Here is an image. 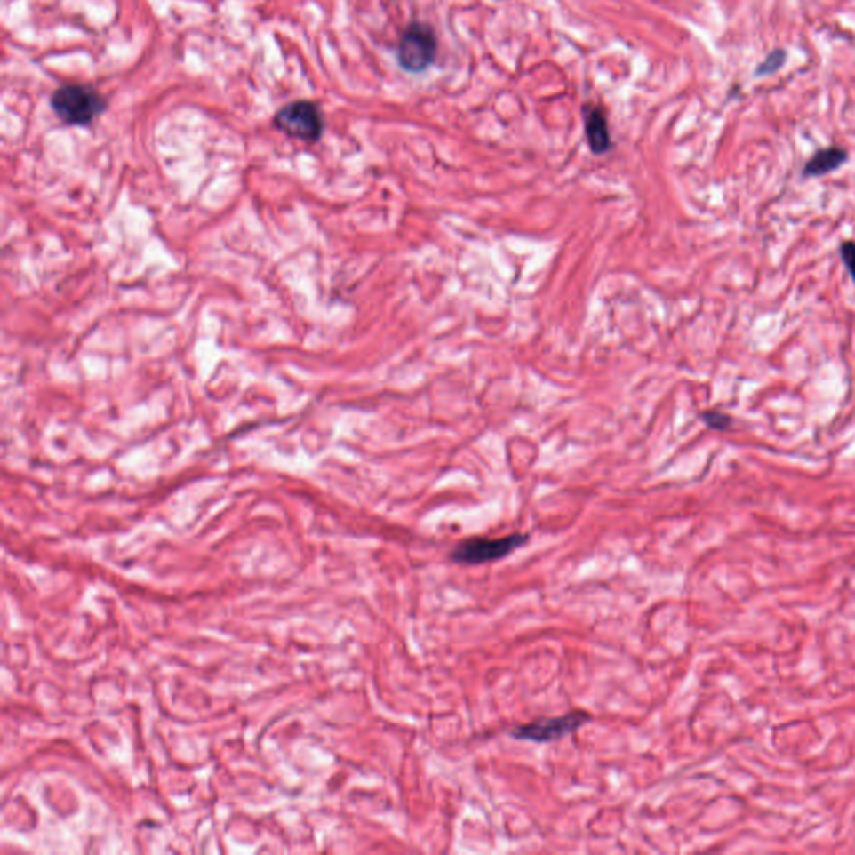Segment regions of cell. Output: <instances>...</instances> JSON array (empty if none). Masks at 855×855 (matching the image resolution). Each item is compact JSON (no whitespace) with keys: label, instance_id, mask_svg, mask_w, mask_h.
I'll use <instances>...</instances> for the list:
<instances>
[{"label":"cell","instance_id":"obj_1","mask_svg":"<svg viewBox=\"0 0 855 855\" xmlns=\"http://www.w3.org/2000/svg\"><path fill=\"white\" fill-rule=\"evenodd\" d=\"M51 108L64 124L85 127L108 111V100L87 85L66 84L52 92Z\"/></svg>","mask_w":855,"mask_h":855},{"label":"cell","instance_id":"obj_2","mask_svg":"<svg viewBox=\"0 0 855 855\" xmlns=\"http://www.w3.org/2000/svg\"><path fill=\"white\" fill-rule=\"evenodd\" d=\"M530 535L526 533H511L501 539H488V537H473L463 539L456 545L450 553V560L456 565L476 566L486 565L499 562L508 555L522 548L528 543Z\"/></svg>","mask_w":855,"mask_h":855},{"label":"cell","instance_id":"obj_3","mask_svg":"<svg viewBox=\"0 0 855 855\" xmlns=\"http://www.w3.org/2000/svg\"><path fill=\"white\" fill-rule=\"evenodd\" d=\"M273 124L290 138L317 142L324 131L323 112L311 100H294L275 114Z\"/></svg>","mask_w":855,"mask_h":855},{"label":"cell","instance_id":"obj_4","mask_svg":"<svg viewBox=\"0 0 855 855\" xmlns=\"http://www.w3.org/2000/svg\"><path fill=\"white\" fill-rule=\"evenodd\" d=\"M436 36L427 24L413 22L401 34L398 44V64L410 74H421L435 62L436 57Z\"/></svg>","mask_w":855,"mask_h":855},{"label":"cell","instance_id":"obj_5","mask_svg":"<svg viewBox=\"0 0 855 855\" xmlns=\"http://www.w3.org/2000/svg\"><path fill=\"white\" fill-rule=\"evenodd\" d=\"M590 720H592L590 714L583 710H575L560 717L539 718L535 722L518 725L510 731V735L513 739L523 740V742L550 744L575 733Z\"/></svg>","mask_w":855,"mask_h":855},{"label":"cell","instance_id":"obj_6","mask_svg":"<svg viewBox=\"0 0 855 855\" xmlns=\"http://www.w3.org/2000/svg\"><path fill=\"white\" fill-rule=\"evenodd\" d=\"M849 159V154L845 149L842 148H826V149H820V151L815 152L814 156L807 161V164L803 167V174L807 178H819V176H826V174H830L834 171H837L839 167L843 166Z\"/></svg>","mask_w":855,"mask_h":855},{"label":"cell","instance_id":"obj_7","mask_svg":"<svg viewBox=\"0 0 855 855\" xmlns=\"http://www.w3.org/2000/svg\"><path fill=\"white\" fill-rule=\"evenodd\" d=\"M585 132L590 149L594 154H605L611 146L608 132L607 117L598 108L585 112Z\"/></svg>","mask_w":855,"mask_h":855},{"label":"cell","instance_id":"obj_8","mask_svg":"<svg viewBox=\"0 0 855 855\" xmlns=\"http://www.w3.org/2000/svg\"><path fill=\"white\" fill-rule=\"evenodd\" d=\"M787 54L784 49H777V51H772L769 56L765 57L757 69H755V76L757 77H765V76H772L777 70L782 69L784 64H786Z\"/></svg>","mask_w":855,"mask_h":855},{"label":"cell","instance_id":"obj_9","mask_svg":"<svg viewBox=\"0 0 855 855\" xmlns=\"http://www.w3.org/2000/svg\"><path fill=\"white\" fill-rule=\"evenodd\" d=\"M702 418H704L705 423L714 429H725L731 425V418L727 414L720 413V412H705Z\"/></svg>","mask_w":855,"mask_h":855},{"label":"cell","instance_id":"obj_10","mask_svg":"<svg viewBox=\"0 0 855 855\" xmlns=\"http://www.w3.org/2000/svg\"><path fill=\"white\" fill-rule=\"evenodd\" d=\"M841 256L843 260V264L845 268L849 269V273L852 275V279L855 281V243L854 241H847L843 243L841 246Z\"/></svg>","mask_w":855,"mask_h":855}]
</instances>
